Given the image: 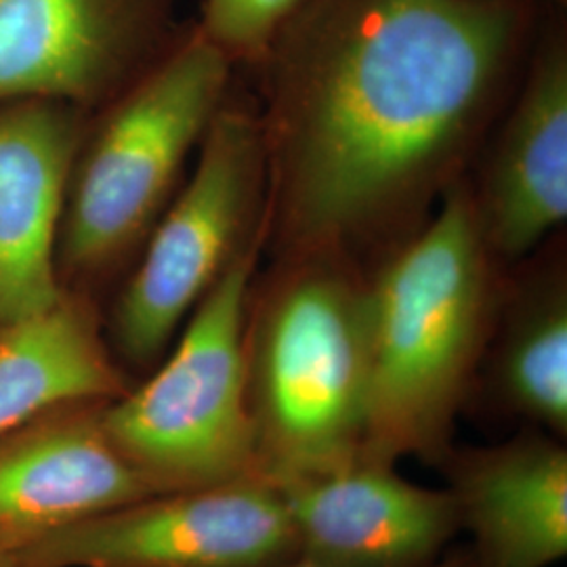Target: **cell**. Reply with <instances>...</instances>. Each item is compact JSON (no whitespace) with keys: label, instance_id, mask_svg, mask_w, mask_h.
<instances>
[{"label":"cell","instance_id":"cell-1","mask_svg":"<svg viewBox=\"0 0 567 567\" xmlns=\"http://www.w3.org/2000/svg\"><path fill=\"white\" fill-rule=\"evenodd\" d=\"M534 0H305L264 61L265 248L372 269L468 177Z\"/></svg>","mask_w":567,"mask_h":567},{"label":"cell","instance_id":"cell-2","mask_svg":"<svg viewBox=\"0 0 567 567\" xmlns=\"http://www.w3.org/2000/svg\"><path fill=\"white\" fill-rule=\"evenodd\" d=\"M507 269L482 238L466 177L368 271L362 456L440 465L486 358Z\"/></svg>","mask_w":567,"mask_h":567},{"label":"cell","instance_id":"cell-3","mask_svg":"<svg viewBox=\"0 0 567 567\" xmlns=\"http://www.w3.org/2000/svg\"><path fill=\"white\" fill-rule=\"evenodd\" d=\"M234 70L189 21L161 60L89 114L55 246L63 290L102 307L116 292L182 189Z\"/></svg>","mask_w":567,"mask_h":567},{"label":"cell","instance_id":"cell-4","mask_svg":"<svg viewBox=\"0 0 567 567\" xmlns=\"http://www.w3.org/2000/svg\"><path fill=\"white\" fill-rule=\"evenodd\" d=\"M368 269L328 252L271 255L244 313L259 477L276 486L362 456Z\"/></svg>","mask_w":567,"mask_h":567},{"label":"cell","instance_id":"cell-5","mask_svg":"<svg viewBox=\"0 0 567 567\" xmlns=\"http://www.w3.org/2000/svg\"><path fill=\"white\" fill-rule=\"evenodd\" d=\"M267 152L257 103L227 95L182 189L103 311L105 339L131 377L166 355L225 271L265 248Z\"/></svg>","mask_w":567,"mask_h":567},{"label":"cell","instance_id":"cell-6","mask_svg":"<svg viewBox=\"0 0 567 567\" xmlns=\"http://www.w3.org/2000/svg\"><path fill=\"white\" fill-rule=\"evenodd\" d=\"M264 244L231 265L145 381L105 402L103 426L156 494L259 477L246 398L244 313Z\"/></svg>","mask_w":567,"mask_h":567},{"label":"cell","instance_id":"cell-7","mask_svg":"<svg viewBox=\"0 0 567 567\" xmlns=\"http://www.w3.org/2000/svg\"><path fill=\"white\" fill-rule=\"evenodd\" d=\"M30 567H282L297 536L261 477L154 494L61 527L23 547Z\"/></svg>","mask_w":567,"mask_h":567},{"label":"cell","instance_id":"cell-8","mask_svg":"<svg viewBox=\"0 0 567 567\" xmlns=\"http://www.w3.org/2000/svg\"><path fill=\"white\" fill-rule=\"evenodd\" d=\"M177 0H0V103L95 112L177 41Z\"/></svg>","mask_w":567,"mask_h":567},{"label":"cell","instance_id":"cell-9","mask_svg":"<svg viewBox=\"0 0 567 567\" xmlns=\"http://www.w3.org/2000/svg\"><path fill=\"white\" fill-rule=\"evenodd\" d=\"M398 465L358 456L276 484L297 536V559L324 567H426L461 532L446 487L405 480Z\"/></svg>","mask_w":567,"mask_h":567},{"label":"cell","instance_id":"cell-10","mask_svg":"<svg viewBox=\"0 0 567 567\" xmlns=\"http://www.w3.org/2000/svg\"><path fill=\"white\" fill-rule=\"evenodd\" d=\"M507 116L468 192L482 238L503 265L519 264L567 219V39L550 28L529 53Z\"/></svg>","mask_w":567,"mask_h":567},{"label":"cell","instance_id":"cell-11","mask_svg":"<svg viewBox=\"0 0 567 567\" xmlns=\"http://www.w3.org/2000/svg\"><path fill=\"white\" fill-rule=\"evenodd\" d=\"M103 404L63 405L0 437L2 547L156 494L110 440Z\"/></svg>","mask_w":567,"mask_h":567},{"label":"cell","instance_id":"cell-12","mask_svg":"<svg viewBox=\"0 0 567 567\" xmlns=\"http://www.w3.org/2000/svg\"><path fill=\"white\" fill-rule=\"evenodd\" d=\"M86 121L68 103H0V330L60 299L55 246Z\"/></svg>","mask_w":567,"mask_h":567},{"label":"cell","instance_id":"cell-13","mask_svg":"<svg viewBox=\"0 0 567 567\" xmlns=\"http://www.w3.org/2000/svg\"><path fill=\"white\" fill-rule=\"evenodd\" d=\"M473 567H550L567 555V447L540 429L440 461Z\"/></svg>","mask_w":567,"mask_h":567},{"label":"cell","instance_id":"cell-14","mask_svg":"<svg viewBox=\"0 0 567 567\" xmlns=\"http://www.w3.org/2000/svg\"><path fill=\"white\" fill-rule=\"evenodd\" d=\"M131 385L105 339L102 305L84 295L61 290L0 330V437L63 405L112 402Z\"/></svg>","mask_w":567,"mask_h":567},{"label":"cell","instance_id":"cell-15","mask_svg":"<svg viewBox=\"0 0 567 567\" xmlns=\"http://www.w3.org/2000/svg\"><path fill=\"white\" fill-rule=\"evenodd\" d=\"M507 269L482 370L496 405L529 429L567 435V274L564 248ZM480 370V372H482Z\"/></svg>","mask_w":567,"mask_h":567},{"label":"cell","instance_id":"cell-16","mask_svg":"<svg viewBox=\"0 0 567 567\" xmlns=\"http://www.w3.org/2000/svg\"><path fill=\"white\" fill-rule=\"evenodd\" d=\"M305 0H200L196 28L234 68H257Z\"/></svg>","mask_w":567,"mask_h":567},{"label":"cell","instance_id":"cell-17","mask_svg":"<svg viewBox=\"0 0 567 567\" xmlns=\"http://www.w3.org/2000/svg\"><path fill=\"white\" fill-rule=\"evenodd\" d=\"M282 567H324V566H316V564H307V561H290V564H286ZM426 567H473V561H471V555H468V550H454V553H446L442 559H437L435 564H431V566Z\"/></svg>","mask_w":567,"mask_h":567},{"label":"cell","instance_id":"cell-18","mask_svg":"<svg viewBox=\"0 0 567 567\" xmlns=\"http://www.w3.org/2000/svg\"><path fill=\"white\" fill-rule=\"evenodd\" d=\"M0 567H30L21 559L18 548L2 547L0 545Z\"/></svg>","mask_w":567,"mask_h":567},{"label":"cell","instance_id":"cell-19","mask_svg":"<svg viewBox=\"0 0 567 567\" xmlns=\"http://www.w3.org/2000/svg\"><path fill=\"white\" fill-rule=\"evenodd\" d=\"M548 2H553V4H561V7H566L567 0H548Z\"/></svg>","mask_w":567,"mask_h":567}]
</instances>
